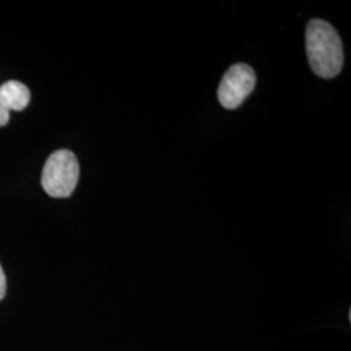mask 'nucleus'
I'll list each match as a JSON object with an SVG mask.
<instances>
[{"instance_id":"f257e3e1","label":"nucleus","mask_w":351,"mask_h":351,"mask_svg":"<svg viewBox=\"0 0 351 351\" xmlns=\"http://www.w3.org/2000/svg\"><path fill=\"white\" fill-rule=\"evenodd\" d=\"M306 52L315 75L333 78L343 66V45L337 30L320 19H314L306 29Z\"/></svg>"},{"instance_id":"f03ea898","label":"nucleus","mask_w":351,"mask_h":351,"mask_svg":"<svg viewBox=\"0 0 351 351\" xmlns=\"http://www.w3.org/2000/svg\"><path fill=\"white\" fill-rule=\"evenodd\" d=\"M80 177V164L69 150L52 152L42 172V186L53 198H66L75 191Z\"/></svg>"},{"instance_id":"7ed1b4c3","label":"nucleus","mask_w":351,"mask_h":351,"mask_svg":"<svg viewBox=\"0 0 351 351\" xmlns=\"http://www.w3.org/2000/svg\"><path fill=\"white\" fill-rule=\"evenodd\" d=\"M256 75L247 64L232 65L221 78L217 90L220 104L226 110H236L255 88Z\"/></svg>"},{"instance_id":"20e7f679","label":"nucleus","mask_w":351,"mask_h":351,"mask_svg":"<svg viewBox=\"0 0 351 351\" xmlns=\"http://www.w3.org/2000/svg\"><path fill=\"white\" fill-rule=\"evenodd\" d=\"M30 101V91L23 82L7 81L0 86V126L10 121V111H23Z\"/></svg>"},{"instance_id":"39448f33","label":"nucleus","mask_w":351,"mask_h":351,"mask_svg":"<svg viewBox=\"0 0 351 351\" xmlns=\"http://www.w3.org/2000/svg\"><path fill=\"white\" fill-rule=\"evenodd\" d=\"M5 290H7V281H5V275H4V271L0 265V301L4 298L5 295Z\"/></svg>"}]
</instances>
